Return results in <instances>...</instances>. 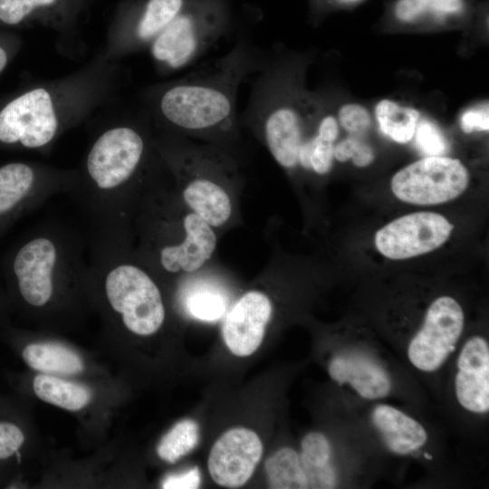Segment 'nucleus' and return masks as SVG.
<instances>
[{"mask_svg":"<svg viewBox=\"0 0 489 489\" xmlns=\"http://www.w3.org/2000/svg\"><path fill=\"white\" fill-rule=\"evenodd\" d=\"M416 143L427 156H442L448 144L440 129L429 120H422L416 128Z\"/></svg>","mask_w":489,"mask_h":489,"instance_id":"nucleus-28","label":"nucleus"},{"mask_svg":"<svg viewBox=\"0 0 489 489\" xmlns=\"http://www.w3.org/2000/svg\"><path fill=\"white\" fill-rule=\"evenodd\" d=\"M188 1L146 0L130 16L125 33V45L132 49L150 45Z\"/></svg>","mask_w":489,"mask_h":489,"instance_id":"nucleus-16","label":"nucleus"},{"mask_svg":"<svg viewBox=\"0 0 489 489\" xmlns=\"http://www.w3.org/2000/svg\"><path fill=\"white\" fill-rule=\"evenodd\" d=\"M371 417L386 446L396 454H409L427 442V434L423 426L393 407L379 405Z\"/></svg>","mask_w":489,"mask_h":489,"instance_id":"nucleus-17","label":"nucleus"},{"mask_svg":"<svg viewBox=\"0 0 489 489\" xmlns=\"http://www.w3.org/2000/svg\"><path fill=\"white\" fill-rule=\"evenodd\" d=\"M264 470L270 488H308L300 455L291 447H282L271 455L264 463Z\"/></svg>","mask_w":489,"mask_h":489,"instance_id":"nucleus-22","label":"nucleus"},{"mask_svg":"<svg viewBox=\"0 0 489 489\" xmlns=\"http://www.w3.org/2000/svg\"><path fill=\"white\" fill-rule=\"evenodd\" d=\"M374 159V152L370 146L362 139L359 142L351 158L352 162L358 167H366Z\"/></svg>","mask_w":489,"mask_h":489,"instance_id":"nucleus-32","label":"nucleus"},{"mask_svg":"<svg viewBox=\"0 0 489 489\" xmlns=\"http://www.w3.org/2000/svg\"><path fill=\"white\" fill-rule=\"evenodd\" d=\"M266 55L251 40L240 38L225 55L153 91L151 105L162 130L213 144L234 156L241 139L237 91L261 69Z\"/></svg>","mask_w":489,"mask_h":489,"instance_id":"nucleus-1","label":"nucleus"},{"mask_svg":"<svg viewBox=\"0 0 489 489\" xmlns=\"http://www.w3.org/2000/svg\"><path fill=\"white\" fill-rule=\"evenodd\" d=\"M455 395L460 405L475 413L489 409V347L487 341L475 336L463 346L455 379Z\"/></svg>","mask_w":489,"mask_h":489,"instance_id":"nucleus-14","label":"nucleus"},{"mask_svg":"<svg viewBox=\"0 0 489 489\" xmlns=\"http://www.w3.org/2000/svg\"><path fill=\"white\" fill-rule=\"evenodd\" d=\"M460 125L465 133L473 131H487L489 129L488 105L482 108L471 109L463 113Z\"/></svg>","mask_w":489,"mask_h":489,"instance_id":"nucleus-30","label":"nucleus"},{"mask_svg":"<svg viewBox=\"0 0 489 489\" xmlns=\"http://www.w3.org/2000/svg\"><path fill=\"white\" fill-rule=\"evenodd\" d=\"M3 268L15 297L43 310L57 293L92 284L88 239L61 223L40 225L6 254Z\"/></svg>","mask_w":489,"mask_h":489,"instance_id":"nucleus-3","label":"nucleus"},{"mask_svg":"<svg viewBox=\"0 0 489 489\" xmlns=\"http://www.w3.org/2000/svg\"><path fill=\"white\" fill-rule=\"evenodd\" d=\"M33 389L41 400L70 411L83 408L91 399L88 388L48 374L35 376Z\"/></svg>","mask_w":489,"mask_h":489,"instance_id":"nucleus-21","label":"nucleus"},{"mask_svg":"<svg viewBox=\"0 0 489 489\" xmlns=\"http://www.w3.org/2000/svg\"><path fill=\"white\" fill-rule=\"evenodd\" d=\"M262 455L263 444L257 434L248 428L235 427L225 432L213 445L208 471L218 485L241 487L254 474Z\"/></svg>","mask_w":489,"mask_h":489,"instance_id":"nucleus-12","label":"nucleus"},{"mask_svg":"<svg viewBox=\"0 0 489 489\" xmlns=\"http://www.w3.org/2000/svg\"><path fill=\"white\" fill-rule=\"evenodd\" d=\"M282 57L268 54L254 73L240 126L248 129L285 170L298 168L316 103L297 86L299 72Z\"/></svg>","mask_w":489,"mask_h":489,"instance_id":"nucleus-4","label":"nucleus"},{"mask_svg":"<svg viewBox=\"0 0 489 489\" xmlns=\"http://www.w3.org/2000/svg\"><path fill=\"white\" fill-rule=\"evenodd\" d=\"M25 442L23 428L14 421L0 418V462L14 458L21 462V448Z\"/></svg>","mask_w":489,"mask_h":489,"instance_id":"nucleus-27","label":"nucleus"},{"mask_svg":"<svg viewBox=\"0 0 489 489\" xmlns=\"http://www.w3.org/2000/svg\"><path fill=\"white\" fill-rule=\"evenodd\" d=\"M469 179V172L460 160L428 156L398 171L391 179V189L401 201L421 206L437 205L460 196Z\"/></svg>","mask_w":489,"mask_h":489,"instance_id":"nucleus-9","label":"nucleus"},{"mask_svg":"<svg viewBox=\"0 0 489 489\" xmlns=\"http://www.w3.org/2000/svg\"><path fill=\"white\" fill-rule=\"evenodd\" d=\"M226 0H189L177 16L150 43V53L163 72L197 62L231 28Z\"/></svg>","mask_w":489,"mask_h":489,"instance_id":"nucleus-6","label":"nucleus"},{"mask_svg":"<svg viewBox=\"0 0 489 489\" xmlns=\"http://www.w3.org/2000/svg\"><path fill=\"white\" fill-rule=\"evenodd\" d=\"M299 455L308 488L331 489L335 487L337 477L330 462L331 447L323 434L312 432L306 435L301 443Z\"/></svg>","mask_w":489,"mask_h":489,"instance_id":"nucleus-19","label":"nucleus"},{"mask_svg":"<svg viewBox=\"0 0 489 489\" xmlns=\"http://www.w3.org/2000/svg\"><path fill=\"white\" fill-rule=\"evenodd\" d=\"M154 145L172 174L178 199L215 229L234 216L232 187L238 177L235 158L210 143L162 130Z\"/></svg>","mask_w":489,"mask_h":489,"instance_id":"nucleus-5","label":"nucleus"},{"mask_svg":"<svg viewBox=\"0 0 489 489\" xmlns=\"http://www.w3.org/2000/svg\"><path fill=\"white\" fill-rule=\"evenodd\" d=\"M273 305L261 291L244 293L224 316L222 336L229 350L239 357L252 355L261 345Z\"/></svg>","mask_w":489,"mask_h":489,"instance_id":"nucleus-13","label":"nucleus"},{"mask_svg":"<svg viewBox=\"0 0 489 489\" xmlns=\"http://www.w3.org/2000/svg\"><path fill=\"white\" fill-rule=\"evenodd\" d=\"M201 484V474L198 467H193L180 474L170 475L162 482L165 489H196Z\"/></svg>","mask_w":489,"mask_h":489,"instance_id":"nucleus-31","label":"nucleus"},{"mask_svg":"<svg viewBox=\"0 0 489 489\" xmlns=\"http://www.w3.org/2000/svg\"><path fill=\"white\" fill-rule=\"evenodd\" d=\"M375 114L381 130L392 140L400 144L411 140L419 119L418 110L382 100L376 105Z\"/></svg>","mask_w":489,"mask_h":489,"instance_id":"nucleus-23","label":"nucleus"},{"mask_svg":"<svg viewBox=\"0 0 489 489\" xmlns=\"http://www.w3.org/2000/svg\"><path fill=\"white\" fill-rule=\"evenodd\" d=\"M199 437V427L196 421L181 420L161 438L157 454L168 463H176L197 446Z\"/></svg>","mask_w":489,"mask_h":489,"instance_id":"nucleus-24","label":"nucleus"},{"mask_svg":"<svg viewBox=\"0 0 489 489\" xmlns=\"http://www.w3.org/2000/svg\"><path fill=\"white\" fill-rule=\"evenodd\" d=\"M64 127L51 92L34 88L0 107V148L46 150Z\"/></svg>","mask_w":489,"mask_h":489,"instance_id":"nucleus-8","label":"nucleus"},{"mask_svg":"<svg viewBox=\"0 0 489 489\" xmlns=\"http://www.w3.org/2000/svg\"><path fill=\"white\" fill-rule=\"evenodd\" d=\"M21 355L28 367L43 373L75 375L84 369L79 354L57 342L28 343Z\"/></svg>","mask_w":489,"mask_h":489,"instance_id":"nucleus-20","label":"nucleus"},{"mask_svg":"<svg viewBox=\"0 0 489 489\" xmlns=\"http://www.w3.org/2000/svg\"><path fill=\"white\" fill-rule=\"evenodd\" d=\"M339 3H342V4H346V3H354V2H357V1H360V0H335Z\"/></svg>","mask_w":489,"mask_h":489,"instance_id":"nucleus-34","label":"nucleus"},{"mask_svg":"<svg viewBox=\"0 0 489 489\" xmlns=\"http://www.w3.org/2000/svg\"><path fill=\"white\" fill-rule=\"evenodd\" d=\"M329 374L340 384H350L367 399L386 397L391 388L387 372L378 363L360 354L335 356L329 364Z\"/></svg>","mask_w":489,"mask_h":489,"instance_id":"nucleus-15","label":"nucleus"},{"mask_svg":"<svg viewBox=\"0 0 489 489\" xmlns=\"http://www.w3.org/2000/svg\"><path fill=\"white\" fill-rule=\"evenodd\" d=\"M15 47V41L9 36L0 34V74L7 66Z\"/></svg>","mask_w":489,"mask_h":489,"instance_id":"nucleus-33","label":"nucleus"},{"mask_svg":"<svg viewBox=\"0 0 489 489\" xmlns=\"http://www.w3.org/2000/svg\"><path fill=\"white\" fill-rule=\"evenodd\" d=\"M78 172L30 162L0 166V238L21 217L58 195H71Z\"/></svg>","mask_w":489,"mask_h":489,"instance_id":"nucleus-7","label":"nucleus"},{"mask_svg":"<svg viewBox=\"0 0 489 489\" xmlns=\"http://www.w3.org/2000/svg\"><path fill=\"white\" fill-rule=\"evenodd\" d=\"M463 8V0H398L395 14L398 20L408 23L427 14L446 16L457 14Z\"/></svg>","mask_w":489,"mask_h":489,"instance_id":"nucleus-25","label":"nucleus"},{"mask_svg":"<svg viewBox=\"0 0 489 489\" xmlns=\"http://www.w3.org/2000/svg\"><path fill=\"white\" fill-rule=\"evenodd\" d=\"M58 0H0V23L9 26L23 24L36 10L53 5Z\"/></svg>","mask_w":489,"mask_h":489,"instance_id":"nucleus-26","label":"nucleus"},{"mask_svg":"<svg viewBox=\"0 0 489 489\" xmlns=\"http://www.w3.org/2000/svg\"><path fill=\"white\" fill-rule=\"evenodd\" d=\"M154 138L138 125L102 131L91 145L70 195L89 225V235H133V218L145 193L158 182Z\"/></svg>","mask_w":489,"mask_h":489,"instance_id":"nucleus-2","label":"nucleus"},{"mask_svg":"<svg viewBox=\"0 0 489 489\" xmlns=\"http://www.w3.org/2000/svg\"><path fill=\"white\" fill-rule=\"evenodd\" d=\"M178 302L187 316L206 322L222 319L229 308L225 291L212 281L199 280L183 284L178 291Z\"/></svg>","mask_w":489,"mask_h":489,"instance_id":"nucleus-18","label":"nucleus"},{"mask_svg":"<svg viewBox=\"0 0 489 489\" xmlns=\"http://www.w3.org/2000/svg\"><path fill=\"white\" fill-rule=\"evenodd\" d=\"M339 121L350 135L361 137L370 126L368 110L359 104H346L339 110Z\"/></svg>","mask_w":489,"mask_h":489,"instance_id":"nucleus-29","label":"nucleus"},{"mask_svg":"<svg viewBox=\"0 0 489 489\" xmlns=\"http://www.w3.org/2000/svg\"><path fill=\"white\" fill-rule=\"evenodd\" d=\"M454 225L442 215L416 212L402 216L380 228L375 245L384 256L408 259L429 253L444 244Z\"/></svg>","mask_w":489,"mask_h":489,"instance_id":"nucleus-11","label":"nucleus"},{"mask_svg":"<svg viewBox=\"0 0 489 489\" xmlns=\"http://www.w3.org/2000/svg\"><path fill=\"white\" fill-rule=\"evenodd\" d=\"M463 328L464 313L459 303L449 296L436 299L408 345L410 362L422 371L437 369L454 350Z\"/></svg>","mask_w":489,"mask_h":489,"instance_id":"nucleus-10","label":"nucleus"}]
</instances>
